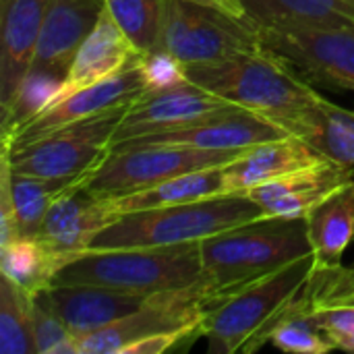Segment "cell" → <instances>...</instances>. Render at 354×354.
Listing matches in <instances>:
<instances>
[{
  "mask_svg": "<svg viewBox=\"0 0 354 354\" xmlns=\"http://www.w3.org/2000/svg\"><path fill=\"white\" fill-rule=\"evenodd\" d=\"M129 106L66 124L46 137L19 147H2L10 168L27 176H91L114 145V133Z\"/></svg>",
  "mask_w": 354,
  "mask_h": 354,
  "instance_id": "cell-7",
  "label": "cell"
},
{
  "mask_svg": "<svg viewBox=\"0 0 354 354\" xmlns=\"http://www.w3.org/2000/svg\"><path fill=\"white\" fill-rule=\"evenodd\" d=\"M305 220L317 263L340 266L354 241V178L317 203Z\"/></svg>",
  "mask_w": 354,
  "mask_h": 354,
  "instance_id": "cell-22",
  "label": "cell"
},
{
  "mask_svg": "<svg viewBox=\"0 0 354 354\" xmlns=\"http://www.w3.org/2000/svg\"><path fill=\"white\" fill-rule=\"evenodd\" d=\"M50 0H0V112L10 110L37 48Z\"/></svg>",
  "mask_w": 354,
  "mask_h": 354,
  "instance_id": "cell-16",
  "label": "cell"
},
{
  "mask_svg": "<svg viewBox=\"0 0 354 354\" xmlns=\"http://www.w3.org/2000/svg\"><path fill=\"white\" fill-rule=\"evenodd\" d=\"M141 54L143 52L129 39V35L114 21L108 8H104L95 27L79 46L62 85L58 87V91L54 93L46 108H52L66 100L68 95L93 87L106 79H112L114 75L122 73L127 66L137 62Z\"/></svg>",
  "mask_w": 354,
  "mask_h": 354,
  "instance_id": "cell-15",
  "label": "cell"
},
{
  "mask_svg": "<svg viewBox=\"0 0 354 354\" xmlns=\"http://www.w3.org/2000/svg\"><path fill=\"white\" fill-rule=\"evenodd\" d=\"M203 282L201 243L85 251L54 278V284H91L141 297Z\"/></svg>",
  "mask_w": 354,
  "mask_h": 354,
  "instance_id": "cell-3",
  "label": "cell"
},
{
  "mask_svg": "<svg viewBox=\"0 0 354 354\" xmlns=\"http://www.w3.org/2000/svg\"><path fill=\"white\" fill-rule=\"evenodd\" d=\"M35 297H39L64 322L75 340L122 319L147 301V297L141 295L91 284H54Z\"/></svg>",
  "mask_w": 354,
  "mask_h": 354,
  "instance_id": "cell-19",
  "label": "cell"
},
{
  "mask_svg": "<svg viewBox=\"0 0 354 354\" xmlns=\"http://www.w3.org/2000/svg\"><path fill=\"white\" fill-rule=\"evenodd\" d=\"M116 218L118 214L112 209L108 199L93 195L85 183H81L52 203L35 239L64 266L89 251L93 239Z\"/></svg>",
  "mask_w": 354,
  "mask_h": 354,
  "instance_id": "cell-14",
  "label": "cell"
},
{
  "mask_svg": "<svg viewBox=\"0 0 354 354\" xmlns=\"http://www.w3.org/2000/svg\"><path fill=\"white\" fill-rule=\"evenodd\" d=\"M261 41L313 87L354 91V27L261 29Z\"/></svg>",
  "mask_w": 354,
  "mask_h": 354,
  "instance_id": "cell-10",
  "label": "cell"
},
{
  "mask_svg": "<svg viewBox=\"0 0 354 354\" xmlns=\"http://www.w3.org/2000/svg\"><path fill=\"white\" fill-rule=\"evenodd\" d=\"M315 266L317 259L311 253L272 276L214 301L201 322L209 354H253L270 344L282 313L305 288Z\"/></svg>",
  "mask_w": 354,
  "mask_h": 354,
  "instance_id": "cell-4",
  "label": "cell"
},
{
  "mask_svg": "<svg viewBox=\"0 0 354 354\" xmlns=\"http://www.w3.org/2000/svg\"><path fill=\"white\" fill-rule=\"evenodd\" d=\"M185 64L220 62L263 50L261 29L212 0H164L160 44Z\"/></svg>",
  "mask_w": 354,
  "mask_h": 354,
  "instance_id": "cell-6",
  "label": "cell"
},
{
  "mask_svg": "<svg viewBox=\"0 0 354 354\" xmlns=\"http://www.w3.org/2000/svg\"><path fill=\"white\" fill-rule=\"evenodd\" d=\"M243 151L245 149L224 151L185 145L116 147L110 151L104 164L91 174L85 187L102 199L129 195L187 172L226 166L232 160H236Z\"/></svg>",
  "mask_w": 354,
  "mask_h": 354,
  "instance_id": "cell-8",
  "label": "cell"
},
{
  "mask_svg": "<svg viewBox=\"0 0 354 354\" xmlns=\"http://www.w3.org/2000/svg\"><path fill=\"white\" fill-rule=\"evenodd\" d=\"M322 162L326 158L295 135L253 145L224 166V195L247 193L257 185Z\"/></svg>",
  "mask_w": 354,
  "mask_h": 354,
  "instance_id": "cell-20",
  "label": "cell"
},
{
  "mask_svg": "<svg viewBox=\"0 0 354 354\" xmlns=\"http://www.w3.org/2000/svg\"><path fill=\"white\" fill-rule=\"evenodd\" d=\"M106 8L141 52L158 48L164 0H106Z\"/></svg>",
  "mask_w": 354,
  "mask_h": 354,
  "instance_id": "cell-28",
  "label": "cell"
},
{
  "mask_svg": "<svg viewBox=\"0 0 354 354\" xmlns=\"http://www.w3.org/2000/svg\"><path fill=\"white\" fill-rule=\"evenodd\" d=\"M313 253L305 218L261 216L201 241L207 284L224 299Z\"/></svg>",
  "mask_w": 354,
  "mask_h": 354,
  "instance_id": "cell-1",
  "label": "cell"
},
{
  "mask_svg": "<svg viewBox=\"0 0 354 354\" xmlns=\"http://www.w3.org/2000/svg\"><path fill=\"white\" fill-rule=\"evenodd\" d=\"M214 301L218 297L207 282L149 295L137 311L79 338L77 354H120L127 346L156 334L199 330Z\"/></svg>",
  "mask_w": 354,
  "mask_h": 354,
  "instance_id": "cell-9",
  "label": "cell"
},
{
  "mask_svg": "<svg viewBox=\"0 0 354 354\" xmlns=\"http://www.w3.org/2000/svg\"><path fill=\"white\" fill-rule=\"evenodd\" d=\"M187 79L274 120L288 133L295 120L322 97L292 64L266 48L220 62L187 64Z\"/></svg>",
  "mask_w": 354,
  "mask_h": 354,
  "instance_id": "cell-2",
  "label": "cell"
},
{
  "mask_svg": "<svg viewBox=\"0 0 354 354\" xmlns=\"http://www.w3.org/2000/svg\"><path fill=\"white\" fill-rule=\"evenodd\" d=\"M62 85V79L44 73V71H29L25 81L19 87V93L10 106V110L2 116V137H8L17 127L39 114L48 102L54 97L58 87Z\"/></svg>",
  "mask_w": 354,
  "mask_h": 354,
  "instance_id": "cell-29",
  "label": "cell"
},
{
  "mask_svg": "<svg viewBox=\"0 0 354 354\" xmlns=\"http://www.w3.org/2000/svg\"><path fill=\"white\" fill-rule=\"evenodd\" d=\"M139 68L145 81V91H160L176 87L187 79V64L164 48H153L143 52L139 58Z\"/></svg>",
  "mask_w": 354,
  "mask_h": 354,
  "instance_id": "cell-32",
  "label": "cell"
},
{
  "mask_svg": "<svg viewBox=\"0 0 354 354\" xmlns=\"http://www.w3.org/2000/svg\"><path fill=\"white\" fill-rule=\"evenodd\" d=\"M104 8L106 0H50L31 68L64 81L79 46L91 33Z\"/></svg>",
  "mask_w": 354,
  "mask_h": 354,
  "instance_id": "cell-17",
  "label": "cell"
},
{
  "mask_svg": "<svg viewBox=\"0 0 354 354\" xmlns=\"http://www.w3.org/2000/svg\"><path fill=\"white\" fill-rule=\"evenodd\" d=\"M21 239L12 193H10V162L8 156L2 151L0 158V247Z\"/></svg>",
  "mask_w": 354,
  "mask_h": 354,
  "instance_id": "cell-33",
  "label": "cell"
},
{
  "mask_svg": "<svg viewBox=\"0 0 354 354\" xmlns=\"http://www.w3.org/2000/svg\"><path fill=\"white\" fill-rule=\"evenodd\" d=\"M143 91H145V81L137 60L131 66H127L122 73L114 75L112 79H106L93 87L73 93L60 104L35 114L33 118L17 127L8 137H2V147H19L39 137H46L66 124L97 116L118 106H129Z\"/></svg>",
  "mask_w": 354,
  "mask_h": 354,
  "instance_id": "cell-12",
  "label": "cell"
},
{
  "mask_svg": "<svg viewBox=\"0 0 354 354\" xmlns=\"http://www.w3.org/2000/svg\"><path fill=\"white\" fill-rule=\"evenodd\" d=\"M270 344L282 353L292 354H326L336 351V344L328 338V334L303 313L286 315L274 330Z\"/></svg>",
  "mask_w": 354,
  "mask_h": 354,
  "instance_id": "cell-30",
  "label": "cell"
},
{
  "mask_svg": "<svg viewBox=\"0 0 354 354\" xmlns=\"http://www.w3.org/2000/svg\"><path fill=\"white\" fill-rule=\"evenodd\" d=\"M284 137H290V133L280 124H276L274 120L241 106H228L224 110L205 114L176 129L116 143L112 149L137 147V145H185V147H199V149L236 151Z\"/></svg>",
  "mask_w": 354,
  "mask_h": 354,
  "instance_id": "cell-11",
  "label": "cell"
},
{
  "mask_svg": "<svg viewBox=\"0 0 354 354\" xmlns=\"http://www.w3.org/2000/svg\"><path fill=\"white\" fill-rule=\"evenodd\" d=\"M33 334L37 354H77L75 336L39 297H33Z\"/></svg>",
  "mask_w": 354,
  "mask_h": 354,
  "instance_id": "cell-31",
  "label": "cell"
},
{
  "mask_svg": "<svg viewBox=\"0 0 354 354\" xmlns=\"http://www.w3.org/2000/svg\"><path fill=\"white\" fill-rule=\"evenodd\" d=\"M259 29H346L354 27V0H243Z\"/></svg>",
  "mask_w": 354,
  "mask_h": 354,
  "instance_id": "cell-21",
  "label": "cell"
},
{
  "mask_svg": "<svg viewBox=\"0 0 354 354\" xmlns=\"http://www.w3.org/2000/svg\"><path fill=\"white\" fill-rule=\"evenodd\" d=\"M351 178H354V168L326 160L257 185L249 189L247 195L263 209L266 216L307 218L317 203Z\"/></svg>",
  "mask_w": 354,
  "mask_h": 354,
  "instance_id": "cell-18",
  "label": "cell"
},
{
  "mask_svg": "<svg viewBox=\"0 0 354 354\" xmlns=\"http://www.w3.org/2000/svg\"><path fill=\"white\" fill-rule=\"evenodd\" d=\"M212 2H216V4H220V6H224V8L232 10V12L247 15L245 12V6H243V0H212Z\"/></svg>",
  "mask_w": 354,
  "mask_h": 354,
  "instance_id": "cell-34",
  "label": "cell"
},
{
  "mask_svg": "<svg viewBox=\"0 0 354 354\" xmlns=\"http://www.w3.org/2000/svg\"><path fill=\"white\" fill-rule=\"evenodd\" d=\"M228 106L234 104L203 89L193 81H185L170 89L143 91L124 110L114 133V145L189 124L205 114L224 110Z\"/></svg>",
  "mask_w": 354,
  "mask_h": 354,
  "instance_id": "cell-13",
  "label": "cell"
},
{
  "mask_svg": "<svg viewBox=\"0 0 354 354\" xmlns=\"http://www.w3.org/2000/svg\"><path fill=\"white\" fill-rule=\"evenodd\" d=\"M62 263L35 236H21L0 247V272L21 290L35 297L54 286Z\"/></svg>",
  "mask_w": 354,
  "mask_h": 354,
  "instance_id": "cell-25",
  "label": "cell"
},
{
  "mask_svg": "<svg viewBox=\"0 0 354 354\" xmlns=\"http://www.w3.org/2000/svg\"><path fill=\"white\" fill-rule=\"evenodd\" d=\"M214 195H224V166L187 172L174 178H168L164 183H158L153 187H147L143 191L108 197V203L120 216V214L137 212V209L189 203V201H197V199H205Z\"/></svg>",
  "mask_w": 354,
  "mask_h": 354,
  "instance_id": "cell-24",
  "label": "cell"
},
{
  "mask_svg": "<svg viewBox=\"0 0 354 354\" xmlns=\"http://www.w3.org/2000/svg\"><path fill=\"white\" fill-rule=\"evenodd\" d=\"M290 135L309 143L326 160L354 168V110L340 108L322 95L295 120Z\"/></svg>",
  "mask_w": 354,
  "mask_h": 354,
  "instance_id": "cell-23",
  "label": "cell"
},
{
  "mask_svg": "<svg viewBox=\"0 0 354 354\" xmlns=\"http://www.w3.org/2000/svg\"><path fill=\"white\" fill-rule=\"evenodd\" d=\"M91 176H58V178H44V176H27L17 174L10 168V193L17 214V224L21 236H37L46 214L50 212L52 203L66 193L68 189L87 183Z\"/></svg>",
  "mask_w": 354,
  "mask_h": 354,
  "instance_id": "cell-26",
  "label": "cell"
},
{
  "mask_svg": "<svg viewBox=\"0 0 354 354\" xmlns=\"http://www.w3.org/2000/svg\"><path fill=\"white\" fill-rule=\"evenodd\" d=\"M261 216H266L263 209L247 193L127 212L93 239L89 251L201 243Z\"/></svg>",
  "mask_w": 354,
  "mask_h": 354,
  "instance_id": "cell-5",
  "label": "cell"
},
{
  "mask_svg": "<svg viewBox=\"0 0 354 354\" xmlns=\"http://www.w3.org/2000/svg\"><path fill=\"white\" fill-rule=\"evenodd\" d=\"M0 354H37L33 334V297L2 276Z\"/></svg>",
  "mask_w": 354,
  "mask_h": 354,
  "instance_id": "cell-27",
  "label": "cell"
}]
</instances>
